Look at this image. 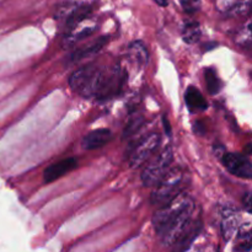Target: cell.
I'll return each instance as SVG.
<instances>
[{"mask_svg":"<svg viewBox=\"0 0 252 252\" xmlns=\"http://www.w3.org/2000/svg\"><path fill=\"white\" fill-rule=\"evenodd\" d=\"M128 58L132 62H134L138 65L143 66L148 63V59H149V53H148L147 46L143 43L142 41H135L132 42L128 47Z\"/></svg>","mask_w":252,"mask_h":252,"instance_id":"9a60e30c","label":"cell"},{"mask_svg":"<svg viewBox=\"0 0 252 252\" xmlns=\"http://www.w3.org/2000/svg\"><path fill=\"white\" fill-rule=\"evenodd\" d=\"M113 134L107 128H100V129L91 130L89 134H86L83 139V148L86 150H95L98 148L105 147L106 144L112 140Z\"/></svg>","mask_w":252,"mask_h":252,"instance_id":"8fae6325","label":"cell"},{"mask_svg":"<svg viewBox=\"0 0 252 252\" xmlns=\"http://www.w3.org/2000/svg\"><path fill=\"white\" fill-rule=\"evenodd\" d=\"M221 161L230 174L241 179H251V161L245 155L238 154V153H225L221 157Z\"/></svg>","mask_w":252,"mask_h":252,"instance_id":"ba28073f","label":"cell"},{"mask_svg":"<svg viewBox=\"0 0 252 252\" xmlns=\"http://www.w3.org/2000/svg\"><path fill=\"white\" fill-rule=\"evenodd\" d=\"M185 101H186V106L192 113H199L203 112L208 108V102L202 95L201 91L194 86H189L187 88L186 93H185Z\"/></svg>","mask_w":252,"mask_h":252,"instance_id":"7c38bea8","label":"cell"},{"mask_svg":"<svg viewBox=\"0 0 252 252\" xmlns=\"http://www.w3.org/2000/svg\"><path fill=\"white\" fill-rule=\"evenodd\" d=\"M219 221L221 236L225 240H230L239 229V212L234 207H221Z\"/></svg>","mask_w":252,"mask_h":252,"instance_id":"9c48e42d","label":"cell"},{"mask_svg":"<svg viewBox=\"0 0 252 252\" xmlns=\"http://www.w3.org/2000/svg\"><path fill=\"white\" fill-rule=\"evenodd\" d=\"M194 212V202L193 203L189 204L186 208L182 209L174 219H172L171 223L167 225V228L162 231L160 239H161V243L165 246H174L176 245L177 241L184 236V234L191 226V220L192 217H193Z\"/></svg>","mask_w":252,"mask_h":252,"instance_id":"8992f818","label":"cell"},{"mask_svg":"<svg viewBox=\"0 0 252 252\" xmlns=\"http://www.w3.org/2000/svg\"><path fill=\"white\" fill-rule=\"evenodd\" d=\"M243 204H244V207H245L246 212L251 214L252 209H251V193L250 192H246V193L243 196Z\"/></svg>","mask_w":252,"mask_h":252,"instance_id":"603a6c76","label":"cell"},{"mask_svg":"<svg viewBox=\"0 0 252 252\" xmlns=\"http://www.w3.org/2000/svg\"><path fill=\"white\" fill-rule=\"evenodd\" d=\"M76 166H78V161H76V159H74V158H68V159H64L56 162V164L49 165V166L44 170V182H46V184H51V182L61 179L64 175L73 171Z\"/></svg>","mask_w":252,"mask_h":252,"instance_id":"30bf717a","label":"cell"},{"mask_svg":"<svg viewBox=\"0 0 252 252\" xmlns=\"http://www.w3.org/2000/svg\"><path fill=\"white\" fill-rule=\"evenodd\" d=\"M189 185V172L181 167L170 169L165 176L155 185L152 193V202L154 204H164L185 191Z\"/></svg>","mask_w":252,"mask_h":252,"instance_id":"7a4b0ae2","label":"cell"},{"mask_svg":"<svg viewBox=\"0 0 252 252\" xmlns=\"http://www.w3.org/2000/svg\"><path fill=\"white\" fill-rule=\"evenodd\" d=\"M161 143V137L158 133H150L145 137L140 138L134 145H130L127 150V158L129 166L133 169L143 166L153 154H155Z\"/></svg>","mask_w":252,"mask_h":252,"instance_id":"5b68a950","label":"cell"},{"mask_svg":"<svg viewBox=\"0 0 252 252\" xmlns=\"http://www.w3.org/2000/svg\"><path fill=\"white\" fill-rule=\"evenodd\" d=\"M238 246L235 248L236 251H251L252 250V231L250 228V224L239 226L238 229Z\"/></svg>","mask_w":252,"mask_h":252,"instance_id":"e0dca14e","label":"cell"},{"mask_svg":"<svg viewBox=\"0 0 252 252\" xmlns=\"http://www.w3.org/2000/svg\"><path fill=\"white\" fill-rule=\"evenodd\" d=\"M186 14H194L201 9V0H180Z\"/></svg>","mask_w":252,"mask_h":252,"instance_id":"44dd1931","label":"cell"},{"mask_svg":"<svg viewBox=\"0 0 252 252\" xmlns=\"http://www.w3.org/2000/svg\"><path fill=\"white\" fill-rule=\"evenodd\" d=\"M193 132L196 133L197 135H204L206 134V125H204L202 121H197L193 125Z\"/></svg>","mask_w":252,"mask_h":252,"instance_id":"7402d4cb","label":"cell"},{"mask_svg":"<svg viewBox=\"0 0 252 252\" xmlns=\"http://www.w3.org/2000/svg\"><path fill=\"white\" fill-rule=\"evenodd\" d=\"M191 203H193V199L184 191L167 201L166 203L161 204V207L155 212L154 217H153V225H154L158 235H161L162 231L167 228L172 219Z\"/></svg>","mask_w":252,"mask_h":252,"instance_id":"277c9868","label":"cell"},{"mask_svg":"<svg viewBox=\"0 0 252 252\" xmlns=\"http://www.w3.org/2000/svg\"><path fill=\"white\" fill-rule=\"evenodd\" d=\"M182 38L186 43L193 44L196 42H198L201 39L202 31L201 27H199V24L196 21H189L185 22L184 26H182L181 30Z\"/></svg>","mask_w":252,"mask_h":252,"instance_id":"2e32d148","label":"cell"},{"mask_svg":"<svg viewBox=\"0 0 252 252\" xmlns=\"http://www.w3.org/2000/svg\"><path fill=\"white\" fill-rule=\"evenodd\" d=\"M204 46H207V47H203V51L204 52L209 51V49L216 48V43H207V44H204Z\"/></svg>","mask_w":252,"mask_h":252,"instance_id":"d4e9b609","label":"cell"},{"mask_svg":"<svg viewBox=\"0 0 252 252\" xmlns=\"http://www.w3.org/2000/svg\"><path fill=\"white\" fill-rule=\"evenodd\" d=\"M204 79H206L207 89L211 95H218L220 93L221 88H223V83H221L220 78L217 74L216 69L207 68L204 70Z\"/></svg>","mask_w":252,"mask_h":252,"instance_id":"ac0fdd59","label":"cell"},{"mask_svg":"<svg viewBox=\"0 0 252 252\" xmlns=\"http://www.w3.org/2000/svg\"><path fill=\"white\" fill-rule=\"evenodd\" d=\"M162 122H164V127H165V132H166L167 135L171 134V127H170V123L167 121L166 116H162Z\"/></svg>","mask_w":252,"mask_h":252,"instance_id":"cb8c5ba5","label":"cell"},{"mask_svg":"<svg viewBox=\"0 0 252 252\" xmlns=\"http://www.w3.org/2000/svg\"><path fill=\"white\" fill-rule=\"evenodd\" d=\"M172 160H174V153L171 147L164 148L154 158H150L145 162L147 165L142 174V181L144 186L154 187L171 169Z\"/></svg>","mask_w":252,"mask_h":252,"instance_id":"3957f363","label":"cell"},{"mask_svg":"<svg viewBox=\"0 0 252 252\" xmlns=\"http://www.w3.org/2000/svg\"><path fill=\"white\" fill-rule=\"evenodd\" d=\"M246 150H248V155L251 154V144L248 145V148H246Z\"/></svg>","mask_w":252,"mask_h":252,"instance_id":"4316f807","label":"cell"},{"mask_svg":"<svg viewBox=\"0 0 252 252\" xmlns=\"http://www.w3.org/2000/svg\"><path fill=\"white\" fill-rule=\"evenodd\" d=\"M103 68L98 63H90L76 69L69 78L71 90L86 98H96L102 81Z\"/></svg>","mask_w":252,"mask_h":252,"instance_id":"6da1fadb","label":"cell"},{"mask_svg":"<svg viewBox=\"0 0 252 252\" xmlns=\"http://www.w3.org/2000/svg\"><path fill=\"white\" fill-rule=\"evenodd\" d=\"M155 2H157L158 5H160V6H166L169 0H155Z\"/></svg>","mask_w":252,"mask_h":252,"instance_id":"484cf974","label":"cell"},{"mask_svg":"<svg viewBox=\"0 0 252 252\" xmlns=\"http://www.w3.org/2000/svg\"><path fill=\"white\" fill-rule=\"evenodd\" d=\"M94 7L90 4H74L70 7H62L57 14V19H64V27L66 33L85 21L93 12Z\"/></svg>","mask_w":252,"mask_h":252,"instance_id":"52a82bcc","label":"cell"},{"mask_svg":"<svg viewBox=\"0 0 252 252\" xmlns=\"http://www.w3.org/2000/svg\"><path fill=\"white\" fill-rule=\"evenodd\" d=\"M234 41H235L239 46L245 47V48H250L251 47V21L250 20H248L246 24L243 26V29L235 34Z\"/></svg>","mask_w":252,"mask_h":252,"instance_id":"d6986e66","label":"cell"},{"mask_svg":"<svg viewBox=\"0 0 252 252\" xmlns=\"http://www.w3.org/2000/svg\"><path fill=\"white\" fill-rule=\"evenodd\" d=\"M108 41V37H100V38L96 39L94 43H91L89 47H84V48H79L76 51H74L73 53L69 57V63H76V62L81 61V59L86 58V57H90L93 54H96L98 51L103 48L106 43Z\"/></svg>","mask_w":252,"mask_h":252,"instance_id":"5bb4252c","label":"cell"},{"mask_svg":"<svg viewBox=\"0 0 252 252\" xmlns=\"http://www.w3.org/2000/svg\"><path fill=\"white\" fill-rule=\"evenodd\" d=\"M143 123H144V120H143L142 116H133L128 121L125 129H123V139H128V138L133 137L142 128Z\"/></svg>","mask_w":252,"mask_h":252,"instance_id":"ffe728a7","label":"cell"},{"mask_svg":"<svg viewBox=\"0 0 252 252\" xmlns=\"http://www.w3.org/2000/svg\"><path fill=\"white\" fill-rule=\"evenodd\" d=\"M251 0H219L218 7L229 16H239L249 12Z\"/></svg>","mask_w":252,"mask_h":252,"instance_id":"4fadbf2b","label":"cell"}]
</instances>
